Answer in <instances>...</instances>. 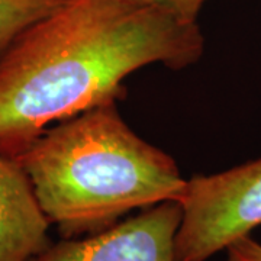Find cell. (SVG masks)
<instances>
[{
  "label": "cell",
  "mask_w": 261,
  "mask_h": 261,
  "mask_svg": "<svg viewBox=\"0 0 261 261\" xmlns=\"http://www.w3.org/2000/svg\"><path fill=\"white\" fill-rule=\"evenodd\" d=\"M15 160L61 238L93 235L135 209L180 202L187 186L173 157L130 129L116 102L58 122Z\"/></svg>",
  "instance_id": "2"
},
{
  "label": "cell",
  "mask_w": 261,
  "mask_h": 261,
  "mask_svg": "<svg viewBox=\"0 0 261 261\" xmlns=\"http://www.w3.org/2000/svg\"><path fill=\"white\" fill-rule=\"evenodd\" d=\"M176 261H207L261 225V159L187 180Z\"/></svg>",
  "instance_id": "3"
},
{
  "label": "cell",
  "mask_w": 261,
  "mask_h": 261,
  "mask_svg": "<svg viewBox=\"0 0 261 261\" xmlns=\"http://www.w3.org/2000/svg\"><path fill=\"white\" fill-rule=\"evenodd\" d=\"M205 49L197 22L132 0H64L0 54V155L16 159L54 122L125 97L149 64L181 70Z\"/></svg>",
  "instance_id": "1"
},
{
  "label": "cell",
  "mask_w": 261,
  "mask_h": 261,
  "mask_svg": "<svg viewBox=\"0 0 261 261\" xmlns=\"http://www.w3.org/2000/svg\"><path fill=\"white\" fill-rule=\"evenodd\" d=\"M181 205L161 202L82 238H63L31 261H176Z\"/></svg>",
  "instance_id": "4"
},
{
  "label": "cell",
  "mask_w": 261,
  "mask_h": 261,
  "mask_svg": "<svg viewBox=\"0 0 261 261\" xmlns=\"http://www.w3.org/2000/svg\"><path fill=\"white\" fill-rule=\"evenodd\" d=\"M149 6H155L186 22H197V16L207 0H132Z\"/></svg>",
  "instance_id": "7"
},
{
  "label": "cell",
  "mask_w": 261,
  "mask_h": 261,
  "mask_svg": "<svg viewBox=\"0 0 261 261\" xmlns=\"http://www.w3.org/2000/svg\"><path fill=\"white\" fill-rule=\"evenodd\" d=\"M64 0H0V54L31 23L57 9Z\"/></svg>",
  "instance_id": "6"
},
{
  "label": "cell",
  "mask_w": 261,
  "mask_h": 261,
  "mask_svg": "<svg viewBox=\"0 0 261 261\" xmlns=\"http://www.w3.org/2000/svg\"><path fill=\"white\" fill-rule=\"evenodd\" d=\"M225 251L226 261H261V243L251 235L237 240Z\"/></svg>",
  "instance_id": "8"
},
{
  "label": "cell",
  "mask_w": 261,
  "mask_h": 261,
  "mask_svg": "<svg viewBox=\"0 0 261 261\" xmlns=\"http://www.w3.org/2000/svg\"><path fill=\"white\" fill-rule=\"evenodd\" d=\"M49 225L27 171L0 155V261H31L47 250Z\"/></svg>",
  "instance_id": "5"
}]
</instances>
